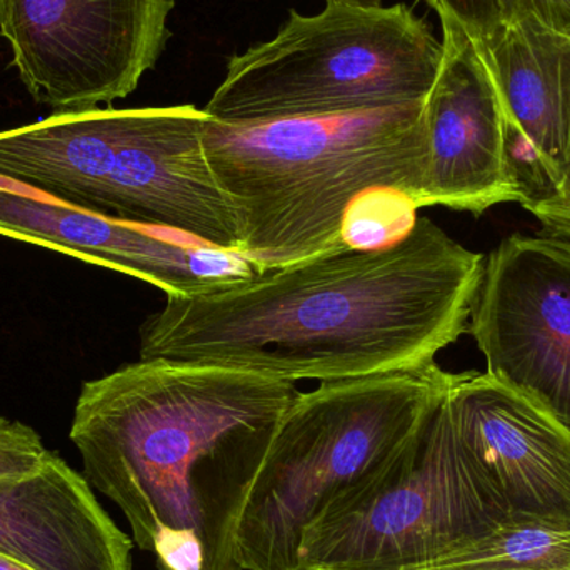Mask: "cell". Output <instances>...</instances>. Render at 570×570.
I'll use <instances>...</instances> for the list:
<instances>
[{"mask_svg": "<svg viewBox=\"0 0 570 570\" xmlns=\"http://www.w3.org/2000/svg\"><path fill=\"white\" fill-rule=\"evenodd\" d=\"M484 256L428 217L382 249H344L194 297L140 325V358L332 382L434 364L468 332Z\"/></svg>", "mask_w": 570, "mask_h": 570, "instance_id": "1", "label": "cell"}, {"mask_svg": "<svg viewBox=\"0 0 570 570\" xmlns=\"http://www.w3.org/2000/svg\"><path fill=\"white\" fill-rule=\"evenodd\" d=\"M294 382L140 358L83 382L70 441L159 570H244L240 519Z\"/></svg>", "mask_w": 570, "mask_h": 570, "instance_id": "2", "label": "cell"}, {"mask_svg": "<svg viewBox=\"0 0 570 570\" xmlns=\"http://www.w3.org/2000/svg\"><path fill=\"white\" fill-rule=\"evenodd\" d=\"M207 163L243 223L240 254L279 269L344 249L352 204L392 189L417 207L424 102L204 130Z\"/></svg>", "mask_w": 570, "mask_h": 570, "instance_id": "3", "label": "cell"}, {"mask_svg": "<svg viewBox=\"0 0 570 570\" xmlns=\"http://www.w3.org/2000/svg\"><path fill=\"white\" fill-rule=\"evenodd\" d=\"M196 106L53 112L0 132V174L117 219L239 253L243 223L207 163Z\"/></svg>", "mask_w": 570, "mask_h": 570, "instance_id": "4", "label": "cell"}, {"mask_svg": "<svg viewBox=\"0 0 570 570\" xmlns=\"http://www.w3.org/2000/svg\"><path fill=\"white\" fill-rule=\"evenodd\" d=\"M455 377L434 362L298 392L240 519L243 569L298 570L305 529L419 431Z\"/></svg>", "mask_w": 570, "mask_h": 570, "instance_id": "5", "label": "cell"}, {"mask_svg": "<svg viewBox=\"0 0 570 570\" xmlns=\"http://www.w3.org/2000/svg\"><path fill=\"white\" fill-rule=\"evenodd\" d=\"M441 60L411 7L327 0L317 16L291 10L273 40L234 56L204 112L240 126L425 102Z\"/></svg>", "mask_w": 570, "mask_h": 570, "instance_id": "6", "label": "cell"}, {"mask_svg": "<svg viewBox=\"0 0 570 570\" xmlns=\"http://www.w3.org/2000/svg\"><path fill=\"white\" fill-rule=\"evenodd\" d=\"M509 519L455 434L448 392L382 468L305 529L298 570L415 568Z\"/></svg>", "mask_w": 570, "mask_h": 570, "instance_id": "7", "label": "cell"}, {"mask_svg": "<svg viewBox=\"0 0 570 570\" xmlns=\"http://www.w3.org/2000/svg\"><path fill=\"white\" fill-rule=\"evenodd\" d=\"M176 0H0L20 80L53 112L130 96L169 40Z\"/></svg>", "mask_w": 570, "mask_h": 570, "instance_id": "8", "label": "cell"}, {"mask_svg": "<svg viewBox=\"0 0 570 570\" xmlns=\"http://www.w3.org/2000/svg\"><path fill=\"white\" fill-rule=\"evenodd\" d=\"M468 332L485 374L570 434V240H502L485 259Z\"/></svg>", "mask_w": 570, "mask_h": 570, "instance_id": "9", "label": "cell"}, {"mask_svg": "<svg viewBox=\"0 0 570 570\" xmlns=\"http://www.w3.org/2000/svg\"><path fill=\"white\" fill-rule=\"evenodd\" d=\"M0 236L137 277L167 297L209 294L263 273L244 254L106 216L2 174Z\"/></svg>", "mask_w": 570, "mask_h": 570, "instance_id": "10", "label": "cell"}, {"mask_svg": "<svg viewBox=\"0 0 570 570\" xmlns=\"http://www.w3.org/2000/svg\"><path fill=\"white\" fill-rule=\"evenodd\" d=\"M442 32L441 67L424 102L417 206L481 216L521 200L505 153L504 112L481 42L454 23H442Z\"/></svg>", "mask_w": 570, "mask_h": 570, "instance_id": "11", "label": "cell"}, {"mask_svg": "<svg viewBox=\"0 0 570 570\" xmlns=\"http://www.w3.org/2000/svg\"><path fill=\"white\" fill-rule=\"evenodd\" d=\"M462 448L515 521L570 529V434L488 374H458L449 391Z\"/></svg>", "mask_w": 570, "mask_h": 570, "instance_id": "12", "label": "cell"}, {"mask_svg": "<svg viewBox=\"0 0 570 570\" xmlns=\"http://www.w3.org/2000/svg\"><path fill=\"white\" fill-rule=\"evenodd\" d=\"M481 47L504 112L519 204L528 209L570 169V37L524 19L504 23Z\"/></svg>", "mask_w": 570, "mask_h": 570, "instance_id": "13", "label": "cell"}, {"mask_svg": "<svg viewBox=\"0 0 570 570\" xmlns=\"http://www.w3.org/2000/svg\"><path fill=\"white\" fill-rule=\"evenodd\" d=\"M0 554L36 570H132L129 535L56 452L37 474L0 481Z\"/></svg>", "mask_w": 570, "mask_h": 570, "instance_id": "14", "label": "cell"}, {"mask_svg": "<svg viewBox=\"0 0 570 570\" xmlns=\"http://www.w3.org/2000/svg\"><path fill=\"white\" fill-rule=\"evenodd\" d=\"M424 570H570V529L534 521L502 522ZM411 569V568H409Z\"/></svg>", "mask_w": 570, "mask_h": 570, "instance_id": "15", "label": "cell"}, {"mask_svg": "<svg viewBox=\"0 0 570 570\" xmlns=\"http://www.w3.org/2000/svg\"><path fill=\"white\" fill-rule=\"evenodd\" d=\"M417 207L397 190L374 189L358 197L345 214L342 239L352 249H382L407 236Z\"/></svg>", "mask_w": 570, "mask_h": 570, "instance_id": "16", "label": "cell"}, {"mask_svg": "<svg viewBox=\"0 0 570 570\" xmlns=\"http://www.w3.org/2000/svg\"><path fill=\"white\" fill-rule=\"evenodd\" d=\"M52 454L32 428L0 415V481L37 474Z\"/></svg>", "mask_w": 570, "mask_h": 570, "instance_id": "17", "label": "cell"}, {"mask_svg": "<svg viewBox=\"0 0 570 570\" xmlns=\"http://www.w3.org/2000/svg\"><path fill=\"white\" fill-rule=\"evenodd\" d=\"M441 17L454 23L479 42L491 39L505 23L501 0H425Z\"/></svg>", "mask_w": 570, "mask_h": 570, "instance_id": "18", "label": "cell"}, {"mask_svg": "<svg viewBox=\"0 0 570 570\" xmlns=\"http://www.w3.org/2000/svg\"><path fill=\"white\" fill-rule=\"evenodd\" d=\"M505 23L531 19L570 37V0H501Z\"/></svg>", "mask_w": 570, "mask_h": 570, "instance_id": "19", "label": "cell"}, {"mask_svg": "<svg viewBox=\"0 0 570 570\" xmlns=\"http://www.w3.org/2000/svg\"><path fill=\"white\" fill-rule=\"evenodd\" d=\"M528 210L552 236L570 240V169L549 196L531 204Z\"/></svg>", "mask_w": 570, "mask_h": 570, "instance_id": "20", "label": "cell"}, {"mask_svg": "<svg viewBox=\"0 0 570 570\" xmlns=\"http://www.w3.org/2000/svg\"><path fill=\"white\" fill-rule=\"evenodd\" d=\"M0 570H36L29 568V566L22 564V562L16 561V559L9 558V556L0 554Z\"/></svg>", "mask_w": 570, "mask_h": 570, "instance_id": "21", "label": "cell"}, {"mask_svg": "<svg viewBox=\"0 0 570 570\" xmlns=\"http://www.w3.org/2000/svg\"><path fill=\"white\" fill-rule=\"evenodd\" d=\"M334 2L348 3L357 7H381L382 0H334Z\"/></svg>", "mask_w": 570, "mask_h": 570, "instance_id": "22", "label": "cell"}, {"mask_svg": "<svg viewBox=\"0 0 570 570\" xmlns=\"http://www.w3.org/2000/svg\"><path fill=\"white\" fill-rule=\"evenodd\" d=\"M404 570H424V569L411 568V569H404Z\"/></svg>", "mask_w": 570, "mask_h": 570, "instance_id": "23", "label": "cell"}]
</instances>
